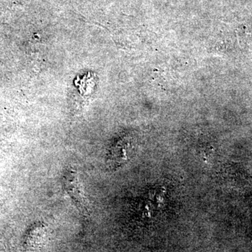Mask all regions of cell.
I'll list each match as a JSON object with an SVG mask.
<instances>
[{
	"instance_id": "obj_2",
	"label": "cell",
	"mask_w": 252,
	"mask_h": 252,
	"mask_svg": "<svg viewBox=\"0 0 252 252\" xmlns=\"http://www.w3.org/2000/svg\"><path fill=\"white\" fill-rule=\"evenodd\" d=\"M46 232L47 231L44 225H36L28 233L26 244L31 248H38L44 243L46 237Z\"/></svg>"
},
{
	"instance_id": "obj_1",
	"label": "cell",
	"mask_w": 252,
	"mask_h": 252,
	"mask_svg": "<svg viewBox=\"0 0 252 252\" xmlns=\"http://www.w3.org/2000/svg\"><path fill=\"white\" fill-rule=\"evenodd\" d=\"M63 187L79 212L82 215H89L90 213L89 203L79 180V175L74 169H68L64 172L63 176Z\"/></svg>"
}]
</instances>
